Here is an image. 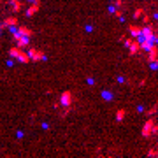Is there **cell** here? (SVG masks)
Returning <instances> with one entry per match:
<instances>
[{
  "label": "cell",
  "mask_w": 158,
  "mask_h": 158,
  "mask_svg": "<svg viewBox=\"0 0 158 158\" xmlns=\"http://www.w3.org/2000/svg\"><path fill=\"white\" fill-rule=\"evenodd\" d=\"M9 55H11L14 60L21 61V63H28V61H30L28 53H23V51H21V48H12V49H9Z\"/></svg>",
  "instance_id": "6da1fadb"
},
{
  "label": "cell",
  "mask_w": 158,
  "mask_h": 158,
  "mask_svg": "<svg viewBox=\"0 0 158 158\" xmlns=\"http://www.w3.org/2000/svg\"><path fill=\"white\" fill-rule=\"evenodd\" d=\"M28 58L30 61H44L46 60V55L40 51V49H35V48H28Z\"/></svg>",
  "instance_id": "7a4b0ae2"
},
{
  "label": "cell",
  "mask_w": 158,
  "mask_h": 158,
  "mask_svg": "<svg viewBox=\"0 0 158 158\" xmlns=\"http://www.w3.org/2000/svg\"><path fill=\"white\" fill-rule=\"evenodd\" d=\"M153 125H155V119L149 118L146 123H144V127H142V130H140V135L144 139H149L151 137V128H153Z\"/></svg>",
  "instance_id": "3957f363"
},
{
  "label": "cell",
  "mask_w": 158,
  "mask_h": 158,
  "mask_svg": "<svg viewBox=\"0 0 158 158\" xmlns=\"http://www.w3.org/2000/svg\"><path fill=\"white\" fill-rule=\"evenodd\" d=\"M72 102H74V97H72L70 91H63V93H61V97H60V105H63V107H70Z\"/></svg>",
  "instance_id": "277c9868"
},
{
  "label": "cell",
  "mask_w": 158,
  "mask_h": 158,
  "mask_svg": "<svg viewBox=\"0 0 158 158\" xmlns=\"http://www.w3.org/2000/svg\"><path fill=\"white\" fill-rule=\"evenodd\" d=\"M39 9H40V2H32V4L28 5V9L25 11V14H26V18H32V16H35Z\"/></svg>",
  "instance_id": "5b68a950"
},
{
  "label": "cell",
  "mask_w": 158,
  "mask_h": 158,
  "mask_svg": "<svg viewBox=\"0 0 158 158\" xmlns=\"http://www.w3.org/2000/svg\"><path fill=\"white\" fill-rule=\"evenodd\" d=\"M140 30H142V26H137V25H130V26H128V32H130V35H132L134 39H137L139 42L142 40V37H140Z\"/></svg>",
  "instance_id": "8992f818"
},
{
  "label": "cell",
  "mask_w": 158,
  "mask_h": 158,
  "mask_svg": "<svg viewBox=\"0 0 158 158\" xmlns=\"http://www.w3.org/2000/svg\"><path fill=\"white\" fill-rule=\"evenodd\" d=\"M128 51H130V53H128L130 56H135L139 51H140V44H139V40H137V39L132 40V44L128 46Z\"/></svg>",
  "instance_id": "52a82bcc"
},
{
  "label": "cell",
  "mask_w": 158,
  "mask_h": 158,
  "mask_svg": "<svg viewBox=\"0 0 158 158\" xmlns=\"http://www.w3.org/2000/svg\"><path fill=\"white\" fill-rule=\"evenodd\" d=\"M153 60H158V46L157 44H153L148 49V61H153Z\"/></svg>",
  "instance_id": "ba28073f"
},
{
  "label": "cell",
  "mask_w": 158,
  "mask_h": 158,
  "mask_svg": "<svg viewBox=\"0 0 158 158\" xmlns=\"http://www.w3.org/2000/svg\"><path fill=\"white\" fill-rule=\"evenodd\" d=\"M16 30H18V34L25 35V37H32V35H34L32 28H28V26H20V28H16Z\"/></svg>",
  "instance_id": "9c48e42d"
},
{
  "label": "cell",
  "mask_w": 158,
  "mask_h": 158,
  "mask_svg": "<svg viewBox=\"0 0 158 158\" xmlns=\"http://www.w3.org/2000/svg\"><path fill=\"white\" fill-rule=\"evenodd\" d=\"M5 28H9V26H14V25H18V18L16 16H11V18H7V20H4V23H2Z\"/></svg>",
  "instance_id": "30bf717a"
},
{
  "label": "cell",
  "mask_w": 158,
  "mask_h": 158,
  "mask_svg": "<svg viewBox=\"0 0 158 158\" xmlns=\"http://www.w3.org/2000/svg\"><path fill=\"white\" fill-rule=\"evenodd\" d=\"M125 118H127V109H118L116 111V121L118 123H123Z\"/></svg>",
  "instance_id": "8fae6325"
},
{
  "label": "cell",
  "mask_w": 158,
  "mask_h": 158,
  "mask_svg": "<svg viewBox=\"0 0 158 158\" xmlns=\"http://www.w3.org/2000/svg\"><path fill=\"white\" fill-rule=\"evenodd\" d=\"M139 44H140V49H142V51H148V49H149L155 42H151V40H148V39H142Z\"/></svg>",
  "instance_id": "7c38bea8"
},
{
  "label": "cell",
  "mask_w": 158,
  "mask_h": 158,
  "mask_svg": "<svg viewBox=\"0 0 158 158\" xmlns=\"http://www.w3.org/2000/svg\"><path fill=\"white\" fill-rule=\"evenodd\" d=\"M102 99L104 100H113L114 99V95H113L109 90H104V91H102Z\"/></svg>",
  "instance_id": "4fadbf2b"
},
{
  "label": "cell",
  "mask_w": 158,
  "mask_h": 158,
  "mask_svg": "<svg viewBox=\"0 0 158 158\" xmlns=\"http://www.w3.org/2000/svg\"><path fill=\"white\" fill-rule=\"evenodd\" d=\"M21 7H23V5H21V2H20V0H14V2H12V9H14V12L21 11Z\"/></svg>",
  "instance_id": "5bb4252c"
},
{
  "label": "cell",
  "mask_w": 158,
  "mask_h": 158,
  "mask_svg": "<svg viewBox=\"0 0 158 158\" xmlns=\"http://www.w3.org/2000/svg\"><path fill=\"white\" fill-rule=\"evenodd\" d=\"M142 14H144V9H140V7H139V9H135V11H134V20H139Z\"/></svg>",
  "instance_id": "9a60e30c"
},
{
  "label": "cell",
  "mask_w": 158,
  "mask_h": 158,
  "mask_svg": "<svg viewBox=\"0 0 158 158\" xmlns=\"http://www.w3.org/2000/svg\"><path fill=\"white\" fill-rule=\"evenodd\" d=\"M113 16H114V18H123V11H121V9H118V7H116V9H114V11H113Z\"/></svg>",
  "instance_id": "2e32d148"
},
{
  "label": "cell",
  "mask_w": 158,
  "mask_h": 158,
  "mask_svg": "<svg viewBox=\"0 0 158 158\" xmlns=\"http://www.w3.org/2000/svg\"><path fill=\"white\" fill-rule=\"evenodd\" d=\"M149 65H151V67H149L151 70H158V60H153V61H149Z\"/></svg>",
  "instance_id": "e0dca14e"
},
{
  "label": "cell",
  "mask_w": 158,
  "mask_h": 158,
  "mask_svg": "<svg viewBox=\"0 0 158 158\" xmlns=\"http://www.w3.org/2000/svg\"><path fill=\"white\" fill-rule=\"evenodd\" d=\"M153 135H158V123L155 121V125H153V128H151V137Z\"/></svg>",
  "instance_id": "ac0fdd59"
},
{
  "label": "cell",
  "mask_w": 158,
  "mask_h": 158,
  "mask_svg": "<svg viewBox=\"0 0 158 158\" xmlns=\"http://www.w3.org/2000/svg\"><path fill=\"white\" fill-rule=\"evenodd\" d=\"M148 157H158V151H155V149H149V151H148Z\"/></svg>",
  "instance_id": "d6986e66"
},
{
  "label": "cell",
  "mask_w": 158,
  "mask_h": 158,
  "mask_svg": "<svg viewBox=\"0 0 158 158\" xmlns=\"http://www.w3.org/2000/svg\"><path fill=\"white\" fill-rule=\"evenodd\" d=\"M86 84L93 86V84H95V79H93V78H88V79H86Z\"/></svg>",
  "instance_id": "ffe728a7"
},
{
  "label": "cell",
  "mask_w": 158,
  "mask_h": 158,
  "mask_svg": "<svg viewBox=\"0 0 158 158\" xmlns=\"http://www.w3.org/2000/svg\"><path fill=\"white\" fill-rule=\"evenodd\" d=\"M140 18H142V21H144V23H146V25H148V23H149V16H146V14H142V16H140Z\"/></svg>",
  "instance_id": "44dd1931"
},
{
  "label": "cell",
  "mask_w": 158,
  "mask_h": 158,
  "mask_svg": "<svg viewBox=\"0 0 158 158\" xmlns=\"http://www.w3.org/2000/svg\"><path fill=\"white\" fill-rule=\"evenodd\" d=\"M144 111H146V109H144V105H137V113H139V114H142Z\"/></svg>",
  "instance_id": "7402d4cb"
},
{
  "label": "cell",
  "mask_w": 158,
  "mask_h": 158,
  "mask_svg": "<svg viewBox=\"0 0 158 158\" xmlns=\"http://www.w3.org/2000/svg\"><path fill=\"white\" fill-rule=\"evenodd\" d=\"M155 113H157V105H155V107H151V109L148 111V114H149V116H151V114H155Z\"/></svg>",
  "instance_id": "603a6c76"
},
{
  "label": "cell",
  "mask_w": 158,
  "mask_h": 158,
  "mask_svg": "<svg viewBox=\"0 0 158 158\" xmlns=\"http://www.w3.org/2000/svg\"><path fill=\"white\" fill-rule=\"evenodd\" d=\"M116 81H118V83H125V78H123V76H118V78H116Z\"/></svg>",
  "instance_id": "cb8c5ba5"
},
{
  "label": "cell",
  "mask_w": 158,
  "mask_h": 158,
  "mask_svg": "<svg viewBox=\"0 0 158 158\" xmlns=\"http://www.w3.org/2000/svg\"><path fill=\"white\" fill-rule=\"evenodd\" d=\"M28 4H32V2H40V0H26Z\"/></svg>",
  "instance_id": "d4e9b609"
},
{
  "label": "cell",
  "mask_w": 158,
  "mask_h": 158,
  "mask_svg": "<svg viewBox=\"0 0 158 158\" xmlns=\"http://www.w3.org/2000/svg\"><path fill=\"white\" fill-rule=\"evenodd\" d=\"M153 18H155V20L158 21V12H157V14H153Z\"/></svg>",
  "instance_id": "484cf974"
},
{
  "label": "cell",
  "mask_w": 158,
  "mask_h": 158,
  "mask_svg": "<svg viewBox=\"0 0 158 158\" xmlns=\"http://www.w3.org/2000/svg\"><path fill=\"white\" fill-rule=\"evenodd\" d=\"M155 34H157V35H158V32H155Z\"/></svg>",
  "instance_id": "4316f807"
}]
</instances>
